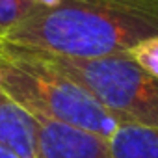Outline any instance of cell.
Instances as JSON below:
<instances>
[{"mask_svg":"<svg viewBox=\"0 0 158 158\" xmlns=\"http://www.w3.org/2000/svg\"><path fill=\"white\" fill-rule=\"evenodd\" d=\"M158 35V0H61L0 35V41L69 58L128 54Z\"/></svg>","mask_w":158,"mask_h":158,"instance_id":"cell-1","label":"cell"},{"mask_svg":"<svg viewBox=\"0 0 158 158\" xmlns=\"http://www.w3.org/2000/svg\"><path fill=\"white\" fill-rule=\"evenodd\" d=\"M0 91L34 117L71 125L106 139L123 125L71 78L45 65L30 52L2 41Z\"/></svg>","mask_w":158,"mask_h":158,"instance_id":"cell-2","label":"cell"},{"mask_svg":"<svg viewBox=\"0 0 158 158\" xmlns=\"http://www.w3.org/2000/svg\"><path fill=\"white\" fill-rule=\"evenodd\" d=\"M26 52L71 78L121 123L158 128V78L149 74L128 54L69 58L39 50Z\"/></svg>","mask_w":158,"mask_h":158,"instance_id":"cell-3","label":"cell"},{"mask_svg":"<svg viewBox=\"0 0 158 158\" xmlns=\"http://www.w3.org/2000/svg\"><path fill=\"white\" fill-rule=\"evenodd\" d=\"M35 119L39 125L37 158H112L106 138L58 121Z\"/></svg>","mask_w":158,"mask_h":158,"instance_id":"cell-4","label":"cell"},{"mask_svg":"<svg viewBox=\"0 0 158 158\" xmlns=\"http://www.w3.org/2000/svg\"><path fill=\"white\" fill-rule=\"evenodd\" d=\"M37 119L0 91V145L19 158H37Z\"/></svg>","mask_w":158,"mask_h":158,"instance_id":"cell-5","label":"cell"},{"mask_svg":"<svg viewBox=\"0 0 158 158\" xmlns=\"http://www.w3.org/2000/svg\"><path fill=\"white\" fill-rule=\"evenodd\" d=\"M112 158H158V128L123 123L108 138Z\"/></svg>","mask_w":158,"mask_h":158,"instance_id":"cell-6","label":"cell"},{"mask_svg":"<svg viewBox=\"0 0 158 158\" xmlns=\"http://www.w3.org/2000/svg\"><path fill=\"white\" fill-rule=\"evenodd\" d=\"M39 8L35 0H0V35L34 15Z\"/></svg>","mask_w":158,"mask_h":158,"instance_id":"cell-7","label":"cell"},{"mask_svg":"<svg viewBox=\"0 0 158 158\" xmlns=\"http://www.w3.org/2000/svg\"><path fill=\"white\" fill-rule=\"evenodd\" d=\"M128 56L138 65H141L149 74L158 78V35L151 37V39H145L139 45H136L128 52Z\"/></svg>","mask_w":158,"mask_h":158,"instance_id":"cell-8","label":"cell"},{"mask_svg":"<svg viewBox=\"0 0 158 158\" xmlns=\"http://www.w3.org/2000/svg\"><path fill=\"white\" fill-rule=\"evenodd\" d=\"M35 2L41 6V8H52V6H56V4H60L61 0H35Z\"/></svg>","mask_w":158,"mask_h":158,"instance_id":"cell-9","label":"cell"},{"mask_svg":"<svg viewBox=\"0 0 158 158\" xmlns=\"http://www.w3.org/2000/svg\"><path fill=\"white\" fill-rule=\"evenodd\" d=\"M0 158H19V156H15L10 149H6L4 145H0Z\"/></svg>","mask_w":158,"mask_h":158,"instance_id":"cell-10","label":"cell"}]
</instances>
